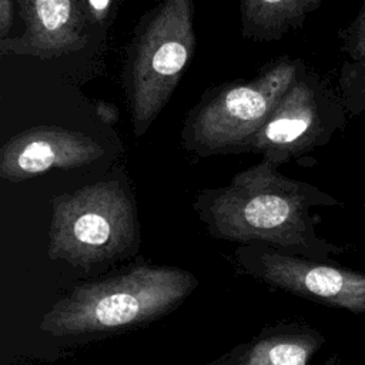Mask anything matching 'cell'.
Instances as JSON below:
<instances>
[{
  "mask_svg": "<svg viewBox=\"0 0 365 365\" xmlns=\"http://www.w3.org/2000/svg\"><path fill=\"white\" fill-rule=\"evenodd\" d=\"M339 204L318 187L282 175L262 158L235 174L228 185L200 191L194 210L214 238L328 261L345 248L317 234L311 208Z\"/></svg>",
  "mask_w": 365,
  "mask_h": 365,
  "instance_id": "obj_1",
  "label": "cell"
},
{
  "mask_svg": "<svg viewBox=\"0 0 365 365\" xmlns=\"http://www.w3.org/2000/svg\"><path fill=\"white\" fill-rule=\"evenodd\" d=\"M198 279L167 265H130L73 287L40 319L53 336H94L153 322L180 307Z\"/></svg>",
  "mask_w": 365,
  "mask_h": 365,
  "instance_id": "obj_2",
  "label": "cell"
},
{
  "mask_svg": "<svg viewBox=\"0 0 365 365\" xmlns=\"http://www.w3.org/2000/svg\"><path fill=\"white\" fill-rule=\"evenodd\" d=\"M195 41L194 0H163L140 19L123 68L135 137L151 127L168 103Z\"/></svg>",
  "mask_w": 365,
  "mask_h": 365,
  "instance_id": "obj_3",
  "label": "cell"
},
{
  "mask_svg": "<svg viewBox=\"0 0 365 365\" xmlns=\"http://www.w3.org/2000/svg\"><path fill=\"white\" fill-rule=\"evenodd\" d=\"M305 67L301 58L284 56L251 80L208 90L185 117L182 147L201 157L250 153L254 137Z\"/></svg>",
  "mask_w": 365,
  "mask_h": 365,
  "instance_id": "obj_4",
  "label": "cell"
},
{
  "mask_svg": "<svg viewBox=\"0 0 365 365\" xmlns=\"http://www.w3.org/2000/svg\"><path fill=\"white\" fill-rule=\"evenodd\" d=\"M135 210L117 180L54 195L47 255L84 271L125 255L138 245Z\"/></svg>",
  "mask_w": 365,
  "mask_h": 365,
  "instance_id": "obj_5",
  "label": "cell"
},
{
  "mask_svg": "<svg viewBox=\"0 0 365 365\" xmlns=\"http://www.w3.org/2000/svg\"><path fill=\"white\" fill-rule=\"evenodd\" d=\"M348 117L338 91L305 67L254 137L250 153L279 167L328 144Z\"/></svg>",
  "mask_w": 365,
  "mask_h": 365,
  "instance_id": "obj_6",
  "label": "cell"
},
{
  "mask_svg": "<svg viewBox=\"0 0 365 365\" xmlns=\"http://www.w3.org/2000/svg\"><path fill=\"white\" fill-rule=\"evenodd\" d=\"M235 259L244 272L274 288L327 307L365 314V272L264 244L240 245Z\"/></svg>",
  "mask_w": 365,
  "mask_h": 365,
  "instance_id": "obj_7",
  "label": "cell"
},
{
  "mask_svg": "<svg viewBox=\"0 0 365 365\" xmlns=\"http://www.w3.org/2000/svg\"><path fill=\"white\" fill-rule=\"evenodd\" d=\"M104 154L83 131L60 125H38L10 137L0 148V177L20 182L53 168L86 167Z\"/></svg>",
  "mask_w": 365,
  "mask_h": 365,
  "instance_id": "obj_8",
  "label": "cell"
},
{
  "mask_svg": "<svg viewBox=\"0 0 365 365\" xmlns=\"http://www.w3.org/2000/svg\"><path fill=\"white\" fill-rule=\"evenodd\" d=\"M26 29L19 37L0 41L1 54L40 58L58 57L81 48L87 41L86 0H17Z\"/></svg>",
  "mask_w": 365,
  "mask_h": 365,
  "instance_id": "obj_9",
  "label": "cell"
},
{
  "mask_svg": "<svg viewBox=\"0 0 365 365\" xmlns=\"http://www.w3.org/2000/svg\"><path fill=\"white\" fill-rule=\"evenodd\" d=\"M324 342V335L309 325L281 324L244 345V355L248 365H308Z\"/></svg>",
  "mask_w": 365,
  "mask_h": 365,
  "instance_id": "obj_10",
  "label": "cell"
},
{
  "mask_svg": "<svg viewBox=\"0 0 365 365\" xmlns=\"http://www.w3.org/2000/svg\"><path fill=\"white\" fill-rule=\"evenodd\" d=\"M324 0H240L241 34L255 41H277L299 29Z\"/></svg>",
  "mask_w": 365,
  "mask_h": 365,
  "instance_id": "obj_11",
  "label": "cell"
},
{
  "mask_svg": "<svg viewBox=\"0 0 365 365\" xmlns=\"http://www.w3.org/2000/svg\"><path fill=\"white\" fill-rule=\"evenodd\" d=\"M338 37L342 51L338 94L348 115L358 117L365 113V0Z\"/></svg>",
  "mask_w": 365,
  "mask_h": 365,
  "instance_id": "obj_12",
  "label": "cell"
},
{
  "mask_svg": "<svg viewBox=\"0 0 365 365\" xmlns=\"http://www.w3.org/2000/svg\"><path fill=\"white\" fill-rule=\"evenodd\" d=\"M90 14L97 21H104L111 9V0H86Z\"/></svg>",
  "mask_w": 365,
  "mask_h": 365,
  "instance_id": "obj_13",
  "label": "cell"
},
{
  "mask_svg": "<svg viewBox=\"0 0 365 365\" xmlns=\"http://www.w3.org/2000/svg\"><path fill=\"white\" fill-rule=\"evenodd\" d=\"M211 365H248L244 355V345L238 346L235 351L228 354L225 358L220 359L218 362H214Z\"/></svg>",
  "mask_w": 365,
  "mask_h": 365,
  "instance_id": "obj_14",
  "label": "cell"
},
{
  "mask_svg": "<svg viewBox=\"0 0 365 365\" xmlns=\"http://www.w3.org/2000/svg\"><path fill=\"white\" fill-rule=\"evenodd\" d=\"M106 108H107V104H106V103H101V104L98 106V113H100V115L103 117V120L108 121V118H107V117H110V121H111V123H113V121H115L117 114H110V113H115L114 107L108 106V110H106Z\"/></svg>",
  "mask_w": 365,
  "mask_h": 365,
  "instance_id": "obj_15",
  "label": "cell"
},
{
  "mask_svg": "<svg viewBox=\"0 0 365 365\" xmlns=\"http://www.w3.org/2000/svg\"><path fill=\"white\" fill-rule=\"evenodd\" d=\"M324 365H339V356L338 355H332L328 358V361Z\"/></svg>",
  "mask_w": 365,
  "mask_h": 365,
  "instance_id": "obj_16",
  "label": "cell"
}]
</instances>
